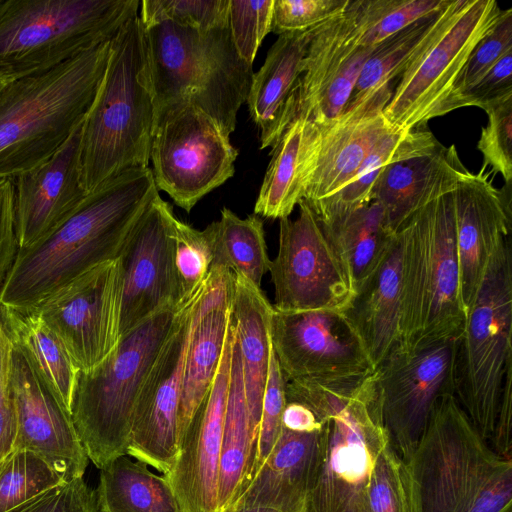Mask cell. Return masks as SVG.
Returning a JSON list of instances; mask_svg holds the SVG:
<instances>
[{
  "label": "cell",
  "instance_id": "cell-1",
  "mask_svg": "<svg viewBox=\"0 0 512 512\" xmlns=\"http://www.w3.org/2000/svg\"><path fill=\"white\" fill-rule=\"evenodd\" d=\"M151 168L127 170L87 194L52 233L17 251L0 305L32 307L89 269L119 257L157 192Z\"/></svg>",
  "mask_w": 512,
  "mask_h": 512
},
{
  "label": "cell",
  "instance_id": "cell-2",
  "mask_svg": "<svg viewBox=\"0 0 512 512\" xmlns=\"http://www.w3.org/2000/svg\"><path fill=\"white\" fill-rule=\"evenodd\" d=\"M286 401L309 407L322 424V455L306 512H368L367 489L390 443L376 370L329 381L294 380Z\"/></svg>",
  "mask_w": 512,
  "mask_h": 512
},
{
  "label": "cell",
  "instance_id": "cell-3",
  "mask_svg": "<svg viewBox=\"0 0 512 512\" xmlns=\"http://www.w3.org/2000/svg\"><path fill=\"white\" fill-rule=\"evenodd\" d=\"M154 115L144 26L135 14L111 39L104 76L81 126L87 194L127 170L149 167Z\"/></svg>",
  "mask_w": 512,
  "mask_h": 512
},
{
  "label": "cell",
  "instance_id": "cell-4",
  "mask_svg": "<svg viewBox=\"0 0 512 512\" xmlns=\"http://www.w3.org/2000/svg\"><path fill=\"white\" fill-rule=\"evenodd\" d=\"M110 41L0 90V180L53 156L79 127L104 76Z\"/></svg>",
  "mask_w": 512,
  "mask_h": 512
},
{
  "label": "cell",
  "instance_id": "cell-5",
  "mask_svg": "<svg viewBox=\"0 0 512 512\" xmlns=\"http://www.w3.org/2000/svg\"><path fill=\"white\" fill-rule=\"evenodd\" d=\"M407 463L417 512H512V460L482 438L454 394L435 403Z\"/></svg>",
  "mask_w": 512,
  "mask_h": 512
},
{
  "label": "cell",
  "instance_id": "cell-6",
  "mask_svg": "<svg viewBox=\"0 0 512 512\" xmlns=\"http://www.w3.org/2000/svg\"><path fill=\"white\" fill-rule=\"evenodd\" d=\"M144 32L154 111L189 103L230 136L254 72L237 53L228 25L199 30L160 21Z\"/></svg>",
  "mask_w": 512,
  "mask_h": 512
},
{
  "label": "cell",
  "instance_id": "cell-7",
  "mask_svg": "<svg viewBox=\"0 0 512 512\" xmlns=\"http://www.w3.org/2000/svg\"><path fill=\"white\" fill-rule=\"evenodd\" d=\"M402 244L400 346L459 339L466 308L456 248L453 192L431 201L397 229Z\"/></svg>",
  "mask_w": 512,
  "mask_h": 512
},
{
  "label": "cell",
  "instance_id": "cell-8",
  "mask_svg": "<svg viewBox=\"0 0 512 512\" xmlns=\"http://www.w3.org/2000/svg\"><path fill=\"white\" fill-rule=\"evenodd\" d=\"M184 303L147 318L122 335L99 365L79 372L70 414L89 461L98 469L127 455L139 393Z\"/></svg>",
  "mask_w": 512,
  "mask_h": 512
},
{
  "label": "cell",
  "instance_id": "cell-9",
  "mask_svg": "<svg viewBox=\"0 0 512 512\" xmlns=\"http://www.w3.org/2000/svg\"><path fill=\"white\" fill-rule=\"evenodd\" d=\"M139 0H0V79L48 71L110 41Z\"/></svg>",
  "mask_w": 512,
  "mask_h": 512
},
{
  "label": "cell",
  "instance_id": "cell-10",
  "mask_svg": "<svg viewBox=\"0 0 512 512\" xmlns=\"http://www.w3.org/2000/svg\"><path fill=\"white\" fill-rule=\"evenodd\" d=\"M512 252L509 238L496 250L467 309L458 341L455 397L487 442L497 418L507 369L512 366Z\"/></svg>",
  "mask_w": 512,
  "mask_h": 512
},
{
  "label": "cell",
  "instance_id": "cell-11",
  "mask_svg": "<svg viewBox=\"0 0 512 512\" xmlns=\"http://www.w3.org/2000/svg\"><path fill=\"white\" fill-rule=\"evenodd\" d=\"M501 9L494 0H452L443 24L400 75L383 115L397 131L415 130L453 111L457 80Z\"/></svg>",
  "mask_w": 512,
  "mask_h": 512
},
{
  "label": "cell",
  "instance_id": "cell-12",
  "mask_svg": "<svg viewBox=\"0 0 512 512\" xmlns=\"http://www.w3.org/2000/svg\"><path fill=\"white\" fill-rule=\"evenodd\" d=\"M238 151L230 136L189 103L155 112L150 161L157 190L190 212L196 203L235 173Z\"/></svg>",
  "mask_w": 512,
  "mask_h": 512
},
{
  "label": "cell",
  "instance_id": "cell-13",
  "mask_svg": "<svg viewBox=\"0 0 512 512\" xmlns=\"http://www.w3.org/2000/svg\"><path fill=\"white\" fill-rule=\"evenodd\" d=\"M299 214L279 220V247L269 272L280 311L343 312L355 295L348 266L326 225L303 199Z\"/></svg>",
  "mask_w": 512,
  "mask_h": 512
},
{
  "label": "cell",
  "instance_id": "cell-14",
  "mask_svg": "<svg viewBox=\"0 0 512 512\" xmlns=\"http://www.w3.org/2000/svg\"><path fill=\"white\" fill-rule=\"evenodd\" d=\"M208 277L179 311L143 383L133 412L127 455L161 474L169 472L179 451V405L185 359L201 313Z\"/></svg>",
  "mask_w": 512,
  "mask_h": 512
},
{
  "label": "cell",
  "instance_id": "cell-15",
  "mask_svg": "<svg viewBox=\"0 0 512 512\" xmlns=\"http://www.w3.org/2000/svg\"><path fill=\"white\" fill-rule=\"evenodd\" d=\"M459 339L416 349L401 346L376 368L382 414L390 443L409 462L439 398L455 395Z\"/></svg>",
  "mask_w": 512,
  "mask_h": 512
},
{
  "label": "cell",
  "instance_id": "cell-16",
  "mask_svg": "<svg viewBox=\"0 0 512 512\" xmlns=\"http://www.w3.org/2000/svg\"><path fill=\"white\" fill-rule=\"evenodd\" d=\"M31 308L60 338L80 371L95 368L120 339L119 260L89 269Z\"/></svg>",
  "mask_w": 512,
  "mask_h": 512
},
{
  "label": "cell",
  "instance_id": "cell-17",
  "mask_svg": "<svg viewBox=\"0 0 512 512\" xmlns=\"http://www.w3.org/2000/svg\"><path fill=\"white\" fill-rule=\"evenodd\" d=\"M176 219L157 191L122 247L117 258L121 272L120 337L162 309L185 302L175 266Z\"/></svg>",
  "mask_w": 512,
  "mask_h": 512
},
{
  "label": "cell",
  "instance_id": "cell-18",
  "mask_svg": "<svg viewBox=\"0 0 512 512\" xmlns=\"http://www.w3.org/2000/svg\"><path fill=\"white\" fill-rule=\"evenodd\" d=\"M270 336L287 382L338 380L376 370L360 338L341 312H286L273 307Z\"/></svg>",
  "mask_w": 512,
  "mask_h": 512
},
{
  "label": "cell",
  "instance_id": "cell-19",
  "mask_svg": "<svg viewBox=\"0 0 512 512\" xmlns=\"http://www.w3.org/2000/svg\"><path fill=\"white\" fill-rule=\"evenodd\" d=\"M10 386L17 423L14 449L39 455L65 482L82 478L89 458L70 413L13 343Z\"/></svg>",
  "mask_w": 512,
  "mask_h": 512
},
{
  "label": "cell",
  "instance_id": "cell-20",
  "mask_svg": "<svg viewBox=\"0 0 512 512\" xmlns=\"http://www.w3.org/2000/svg\"><path fill=\"white\" fill-rule=\"evenodd\" d=\"M374 47L360 46L346 8L314 27L302 61L296 116L319 127L338 118Z\"/></svg>",
  "mask_w": 512,
  "mask_h": 512
},
{
  "label": "cell",
  "instance_id": "cell-21",
  "mask_svg": "<svg viewBox=\"0 0 512 512\" xmlns=\"http://www.w3.org/2000/svg\"><path fill=\"white\" fill-rule=\"evenodd\" d=\"M232 317L209 394L180 440L174 465L163 474L183 512H218L219 463L230 381Z\"/></svg>",
  "mask_w": 512,
  "mask_h": 512
},
{
  "label": "cell",
  "instance_id": "cell-22",
  "mask_svg": "<svg viewBox=\"0 0 512 512\" xmlns=\"http://www.w3.org/2000/svg\"><path fill=\"white\" fill-rule=\"evenodd\" d=\"M468 171L453 191L456 248L464 306L473 303L498 247L509 238L511 183L498 189L486 173Z\"/></svg>",
  "mask_w": 512,
  "mask_h": 512
},
{
  "label": "cell",
  "instance_id": "cell-23",
  "mask_svg": "<svg viewBox=\"0 0 512 512\" xmlns=\"http://www.w3.org/2000/svg\"><path fill=\"white\" fill-rule=\"evenodd\" d=\"M81 126L47 161L12 180L18 251L52 233L87 196L80 172Z\"/></svg>",
  "mask_w": 512,
  "mask_h": 512
},
{
  "label": "cell",
  "instance_id": "cell-24",
  "mask_svg": "<svg viewBox=\"0 0 512 512\" xmlns=\"http://www.w3.org/2000/svg\"><path fill=\"white\" fill-rule=\"evenodd\" d=\"M391 84L373 92L359 105L344 110L321 129L314 170L304 200L314 204L346 186L375 145L394 129L383 115Z\"/></svg>",
  "mask_w": 512,
  "mask_h": 512
},
{
  "label": "cell",
  "instance_id": "cell-25",
  "mask_svg": "<svg viewBox=\"0 0 512 512\" xmlns=\"http://www.w3.org/2000/svg\"><path fill=\"white\" fill-rule=\"evenodd\" d=\"M233 287L234 275L230 270L212 268L185 359L179 405V444L217 374L230 324Z\"/></svg>",
  "mask_w": 512,
  "mask_h": 512
},
{
  "label": "cell",
  "instance_id": "cell-26",
  "mask_svg": "<svg viewBox=\"0 0 512 512\" xmlns=\"http://www.w3.org/2000/svg\"><path fill=\"white\" fill-rule=\"evenodd\" d=\"M321 431L282 426L272 450L235 503L306 512L321 462Z\"/></svg>",
  "mask_w": 512,
  "mask_h": 512
},
{
  "label": "cell",
  "instance_id": "cell-27",
  "mask_svg": "<svg viewBox=\"0 0 512 512\" xmlns=\"http://www.w3.org/2000/svg\"><path fill=\"white\" fill-rule=\"evenodd\" d=\"M469 170L454 145L393 162L377 178L370 200L384 210L393 230L438 197L451 193Z\"/></svg>",
  "mask_w": 512,
  "mask_h": 512
},
{
  "label": "cell",
  "instance_id": "cell-28",
  "mask_svg": "<svg viewBox=\"0 0 512 512\" xmlns=\"http://www.w3.org/2000/svg\"><path fill=\"white\" fill-rule=\"evenodd\" d=\"M312 29L279 35L253 74L246 102L260 130L261 149L272 146L296 117L302 61Z\"/></svg>",
  "mask_w": 512,
  "mask_h": 512
},
{
  "label": "cell",
  "instance_id": "cell-29",
  "mask_svg": "<svg viewBox=\"0 0 512 512\" xmlns=\"http://www.w3.org/2000/svg\"><path fill=\"white\" fill-rule=\"evenodd\" d=\"M402 244L396 237L384 259L342 312L377 368L400 346Z\"/></svg>",
  "mask_w": 512,
  "mask_h": 512
},
{
  "label": "cell",
  "instance_id": "cell-30",
  "mask_svg": "<svg viewBox=\"0 0 512 512\" xmlns=\"http://www.w3.org/2000/svg\"><path fill=\"white\" fill-rule=\"evenodd\" d=\"M321 129L296 116L272 145L271 159L260 188L254 213L270 219L290 216L305 197L318 148Z\"/></svg>",
  "mask_w": 512,
  "mask_h": 512
},
{
  "label": "cell",
  "instance_id": "cell-31",
  "mask_svg": "<svg viewBox=\"0 0 512 512\" xmlns=\"http://www.w3.org/2000/svg\"><path fill=\"white\" fill-rule=\"evenodd\" d=\"M272 311L273 306L261 288L234 275L231 317L239 345L247 407L257 443L272 353Z\"/></svg>",
  "mask_w": 512,
  "mask_h": 512
},
{
  "label": "cell",
  "instance_id": "cell-32",
  "mask_svg": "<svg viewBox=\"0 0 512 512\" xmlns=\"http://www.w3.org/2000/svg\"><path fill=\"white\" fill-rule=\"evenodd\" d=\"M256 452L257 439L252 431L247 407L234 325L230 381L219 463L218 512H227L248 486L252 478Z\"/></svg>",
  "mask_w": 512,
  "mask_h": 512
},
{
  "label": "cell",
  "instance_id": "cell-33",
  "mask_svg": "<svg viewBox=\"0 0 512 512\" xmlns=\"http://www.w3.org/2000/svg\"><path fill=\"white\" fill-rule=\"evenodd\" d=\"M0 312L11 342L26 354L45 383L70 413L80 370L63 342L31 307L0 305Z\"/></svg>",
  "mask_w": 512,
  "mask_h": 512
},
{
  "label": "cell",
  "instance_id": "cell-34",
  "mask_svg": "<svg viewBox=\"0 0 512 512\" xmlns=\"http://www.w3.org/2000/svg\"><path fill=\"white\" fill-rule=\"evenodd\" d=\"M96 512H183L166 477L123 455L100 469Z\"/></svg>",
  "mask_w": 512,
  "mask_h": 512
},
{
  "label": "cell",
  "instance_id": "cell-35",
  "mask_svg": "<svg viewBox=\"0 0 512 512\" xmlns=\"http://www.w3.org/2000/svg\"><path fill=\"white\" fill-rule=\"evenodd\" d=\"M440 144L430 131L393 130L375 145L346 186L309 206L324 222L350 213L371 201L372 188L387 165L430 153Z\"/></svg>",
  "mask_w": 512,
  "mask_h": 512
},
{
  "label": "cell",
  "instance_id": "cell-36",
  "mask_svg": "<svg viewBox=\"0 0 512 512\" xmlns=\"http://www.w3.org/2000/svg\"><path fill=\"white\" fill-rule=\"evenodd\" d=\"M451 3L452 0H446L438 11L412 22L377 44L366 60L344 110L359 105L380 87L400 77L439 30Z\"/></svg>",
  "mask_w": 512,
  "mask_h": 512
},
{
  "label": "cell",
  "instance_id": "cell-37",
  "mask_svg": "<svg viewBox=\"0 0 512 512\" xmlns=\"http://www.w3.org/2000/svg\"><path fill=\"white\" fill-rule=\"evenodd\" d=\"M322 222L344 257L356 291L380 265L395 240L396 231L382 207L373 200L350 213Z\"/></svg>",
  "mask_w": 512,
  "mask_h": 512
},
{
  "label": "cell",
  "instance_id": "cell-38",
  "mask_svg": "<svg viewBox=\"0 0 512 512\" xmlns=\"http://www.w3.org/2000/svg\"><path fill=\"white\" fill-rule=\"evenodd\" d=\"M213 243V267H224L261 288L269 271L263 221L250 215L244 219L230 209L221 210V218L208 225Z\"/></svg>",
  "mask_w": 512,
  "mask_h": 512
},
{
  "label": "cell",
  "instance_id": "cell-39",
  "mask_svg": "<svg viewBox=\"0 0 512 512\" xmlns=\"http://www.w3.org/2000/svg\"><path fill=\"white\" fill-rule=\"evenodd\" d=\"M446 0H349L346 7L359 44L374 47L412 22L438 11Z\"/></svg>",
  "mask_w": 512,
  "mask_h": 512
},
{
  "label": "cell",
  "instance_id": "cell-40",
  "mask_svg": "<svg viewBox=\"0 0 512 512\" xmlns=\"http://www.w3.org/2000/svg\"><path fill=\"white\" fill-rule=\"evenodd\" d=\"M65 482L39 455L14 449L0 464V512H8Z\"/></svg>",
  "mask_w": 512,
  "mask_h": 512
},
{
  "label": "cell",
  "instance_id": "cell-41",
  "mask_svg": "<svg viewBox=\"0 0 512 512\" xmlns=\"http://www.w3.org/2000/svg\"><path fill=\"white\" fill-rule=\"evenodd\" d=\"M368 512H417L414 479L391 444L378 455L368 489Z\"/></svg>",
  "mask_w": 512,
  "mask_h": 512
},
{
  "label": "cell",
  "instance_id": "cell-42",
  "mask_svg": "<svg viewBox=\"0 0 512 512\" xmlns=\"http://www.w3.org/2000/svg\"><path fill=\"white\" fill-rule=\"evenodd\" d=\"M175 266L184 301L190 299L207 279L213 267L214 253L209 227L197 230L175 221Z\"/></svg>",
  "mask_w": 512,
  "mask_h": 512
},
{
  "label": "cell",
  "instance_id": "cell-43",
  "mask_svg": "<svg viewBox=\"0 0 512 512\" xmlns=\"http://www.w3.org/2000/svg\"><path fill=\"white\" fill-rule=\"evenodd\" d=\"M229 0H143L139 17L144 26L160 21L199 30L228 25Z\"/></svg>",
  "mask_w": 512,
  "mask_h": 512
},
{
  "label": "cell",
  "instance_id": "cell-44",
  "mask_svg": "<svg viewBox=\"0 0 512 512\" xmlns=\"http://www.w3.org/2000/svg\"><path fill=\"white\" fill-rule=\"evenodd\" d=\"M274 0H229L228 27L239 56L253 66L257 51L271 32Z\"/></svg>",
  "mask_w": 512,
  "mask_h": 512
},
{
  "label": "cell",
  "instance_id": "cell-45",
  "mask_svg": "<svg viewBox=\"0 0 512 512\" xmlns=\"http://www.w3.org/2000/svg\"><path fill=\"white\" fill-rule=\"evenodd\" d=\"M487 125L483 127L477 144L483 155V167L501 174L505 184L512 180V96L485 109Z\"/></svg>",
  "mask_w": 512,
  "mask_h": 512
},
{
  "label": "cell",
  "instance_id": "cell-46",
  "mask_svg": "<svg viewBox=\"0 0 512 512\" xmlns=\"http://www.w3.org/2000/svg\"><path fill=\"white\" fill-rule=\"evenodd\" d=\"M512 50V8L502 10L491 30L472 50L457 80L452 107L460 108L462 93L486 74L508 51Z\"/></svg>",
  "mask_w": 512,
  "mask_h": 512
},
{
  "label": "cell",
  "instance_id": "cell-47",
  "mask_svg": "<svg viewBox=\"0 0 512 512\" xmlns=\"http://www.w3.org/2000/svg\"><path fill=\"white\" fill-rule=\"evenodd\" d=\"M349 0H274L271 32H304L342 13Z\"/></svg>",
  "mask_w": 512,
  "mask_h": 512
},
{
  "label": "cell",
  "instance_id": "cell-48",
  "mask_svg": "<svg viewBox=\"0 0 512 512\" xmlns=\"http://www.w3.org/2000/svg\"><path fill=\"white\" fill-rule=\"evenodd\" d=\"M286 383L287 381L282 374L272 349L269 373L262 401L257 452L252 477L272 450L280 434L282 415L286 405Z\"/></svg>",
  "mask_w": 512,
  "mask_h": 512
},
{
  "label": "cell",
  "instance_id": "cell-49",
  "mask_svg": "<svg viewBox=\"0 0 512 512\" xmlns=\"http://www.w3.org/2000/svg\"><path fill=\"white\" fill-rule=\"evenodd\" d=\"M8 512H96L95 493L82 477L56 486Z\"/></svg>",
  "mask_w": 512,
  "mask_h": 512
},
{
  "label": "cell",
  "instance_id": "cell-50",
  "mask_svg": "<svg viewBox=\"0 0 512 512\" xmlns=\"http://www.w3.org/2000/svg\"><path fill=\"white\" fill-rule=\"evenodd\" d=\"M512 96V50L505 53L476 83L465 90L459 106L490 105Z\"/></svg>",
  "mask_w": 512,
  "mask_h": 512
},
{
  "label": "cell",
  "instance_id": "cell-51",
  "mask_svg": "<svg viewBox=\"0 0 512 512\" xmlns=\"http://www.w3.org/2000/svg\"><path fill=\"white\" fill-rule=\"evenodd\" d=\"M12 343L0 312V464L14 450L16 413L10 386Z\"/></svg>",
  "mask_w": 512,
  "mask_h": 512
},
{
  "label": "cell",
  "instance_id": "cell-52",
  "mask_svg": "<svg viewBox=\"0 0 512 512\" xmlns=\"http://www.w3.org/2000/svg\"><path fill=\"white\" fill-rule=\"evenodd\" d=\"M18 251L14 219V185L0 180V289Z\"/></svg>",
  "mask_w": 512,
  "mask_h": 512
},
{
  "label": "cell",
  "instance_id": "cell-53",
  "mask_svg": "<svg viewBox=\"0 0 512 512\" xmlns=\"http://www.w3.org/2000/svg\"><path fill=\"white\" fill-rule=\"evenodd\" d=\"M488 444L497 454L512 460V366L505 375L495 427Z\"/></svg>",
  "mask_w": 512,
  "mask_h": 512
},
{
  "label": "cell",
  "instance_id": "cell-54",
  "mask_svg": "<svg viewBox=\"0 0 512 512\" xmlns=\"http://www.w3.org/2000/svg\"><path fill=\"white\" fill-rule=\"evenodd\" d=\"M282 426L302 432L320 431L321 422L306 405L296 401H286L282 415Z\"/></svg>",
  "mask_w": 512,
  "mask_h": 512
},
{
  "label": "cell",
  "instance_id": "cell-55",
  "mask_svg": "<svg viewBox=\"0 0 512 512\" xmlns=\"http://www.w3.org/2000/svg\"><path fill=\"white\" fill-rule=\"evenodd\" d=\"M227 512H280V511L273 509V508L264 507V506L235 503Z\"/></svg>",
  "mask_w": 512,
  "mask_h": 512
},
{
  "label": "cell",
  "instance_id": "cell-56",
  "mask_svg": "<svg viewBox=\"0 0 512 512\" xmlns=\"http://www.w3.org/2000/svg\"><path fill=\"white\" fill-rule=\"evenodd\" d=\"M5 85V82L0 80V90L2 89V87Z\"/></svg>",
  "mask_w": 512,
  "mask_h": 512
}]
</instances>
